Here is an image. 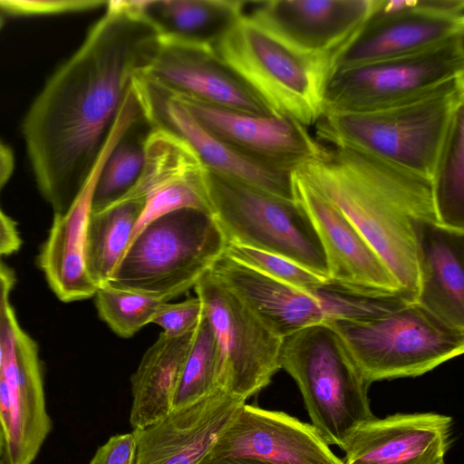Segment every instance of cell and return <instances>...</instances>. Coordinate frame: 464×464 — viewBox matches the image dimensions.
Returning a JSON list of instances; mask_svg holds the SVG:
<instances>
[{
  "mask_svg": "<svg viewBox=\"0 0 464 464\" xmlns=\"http://www.w3.org/2000/svg\"><path fill=\"white\" fill-rule=\"evenodd\" d=\"M131 86L150 128H164L186 140L207 168L275 196L295 201L293 172L263 163L219 140L191 115L173 95L139 72Z\"/></svg>",
  "mask_w": 464,
  "mask_h": 464,
  "instance_id": "cell-16",
  "label": "cell"
},
{
  "mask_svg": "<svg viewBox=\"0 0 464 464\" xmlns=\"http://www.w3.org/2000/svg\"><path fill=\"white\" fill-rule=\"evenodd\" d=\"M195 331L181 336L161 333L144 353L130 378V423L133 430L146 428L172 411Z\"/></svg>",
  "mask_w": 464,
  "mask_h": 464,
  "instance_id": "cell-25",
  "label": "cell"
},
{
  "mask_svg": "<svg viewBox=\"0 0 464 464\" xmlns=\"http://www.w3.org/2000/svg\"><path fill=\"white\" fill-rule=\"evenodd\" d=\"M160 34L138 1H108L30 105L22 134L38 188L54 215L71 207L87 181L132 77L150 61Z\"/></svg>",
  "mask_w": 464,
  "mask_h": 464,
  "instance_id": "cell-1",
  "label": "cell"
},
{
  "mask_svg": "<svg viewBox=\"0 0 464 464\" xmlns=\"http://www.w3.org/2000/svg\"><path fill=\"white\" fill-rule=\"evenodd\" d=\"M298 170L351 221L415 303L418 235L437 224L430 179L346 147H324Z\"/></svg>",
  "mask_w": 464,
  "mask_h": 464,
  "instance_id": "cell-2",
  "label": "cell"
},
{
  "mask_svg": "<svg viewBox=\"0 0 464 464\" xmlns=\"http://www.w3.org/2000/svg\"><path fill=\"white\" fill-rule=\"evenodd\" d=\"M139 73L176 96L248 114L273 115L207 42L160 34L153 56Z\"/></svg>",
  "mask_w": 464,
  "mask_h": 464,
  "instance_id": "cell-13",
  "label": "cell"
},
{
  "mask_svg": "<svg viewBox=\"0 0 464 464\" xmlns=\"http://www.w3.org/2000/svg\"><path fill=\"white\" fill-rule=\"evenodd\" d=\"M212 45L273 115L290 117L306 128L323 115L332 59L295 49L246 14Z\"/></svg>",
  "mask_w": 464,
  "mask_h": 464,
  "instance_id": "cell-6",
  "label": "cell"
},
{
  "mask_svg": "<svg viewBox=\"0 0 464 464\" xmlns=\"http://www.w3.org/2000/svg\"><path fill=\"white\" fill-rule=\"evenodd\" d=\"M227 245L211 214L193 208L172 211L132 237L105 284L168 302L195 286Z\"/></svg>",
  "mask_w": 464,
  "mask_h": 464,
  "instance_id": "cell-4",
  "label": "cell"
},
{
  "mask_svg": "<svg viewBox=\"0 0 464 464\" xmlns=\"http://www.w3.org/2000/svg\"><path fill=\"white\" fill-rule=\"evenodd\" d=\"M452 419L434 413H396L359 426L343 464H445Z\"/></svg>",
  "mask_w": 464,
  "mask_h": 464,
  "instance_id": "cell-23",
  "label": "cell"
},
{
  "mask_svg": "<svg viewBox=\"0 0 464 464\" xmlns=\"http://www.w3.org/2000/svg\"><path fill=\"white\" fill-rule=\"evenodd\" d=\"M101 0H0V11L15 15L52 14L105 8Z\"/></svg>",
  "mask_w": 464,
  "mask_h": 464,
  "instance_id": "cell-34",
  "label": "cell"
},
{
  "mask_svg": "<svg viewBox=\"0 0 464 464\" xmlns=\"http://www.w3.org/2000/svg\"><path fill=\"white\" fill-rule=\"evenodd\" d=\"M212 273L282 338L334 319H367L411 304L401 295L370 296L333 283L304 290L224 254Z\"/></svg>",
  "mask_w": 464,
  "mask_h": 464,
  "instance_id": "cell-9",
  "label": "cell"
},
{
  "mask_svg": "<svg viewBox=\"0 0 464 464\" xmlns=\"http://www.w3.org/2000/svg\"><path fill=\"white\" fill-rule=\"evenodd\" d=\"M3 24H4V19H3V16L0 14V29L3 25Z\"/></svg>",
  "mask_w": 464,
  "mask_h": 464,
  "instance_id": "cell-41",
  "label": "cell"
},
{
  "mask_svg": "<svg viewBox=\"0 0 464 464\" xmlns=\"http://www.w3.org/2000/svg\"><path fill=\"white\" fill-rule=\"evenodd\" d=\"M136 127L114 146L107 157L95 185L92 212L115 202L137 180L143 164L142 142L146 134L140 139L134 138Z\"/></svg>",
  "mask_w": 464,
  "mask_h": 464,
  "instance_id": "cell-30",
  "label": "cell"
},
{
  "mask_svg": "<svg viewBox=\"0 0 464 464\" xmlns=\"http://www.w3.org/2000/svg\"><path fill=\"white\" fill-rule=\"evenodd\" d=\"M137 440L132 432L111 436L99 447L90 464H137Z\"/></svg>",
  "mask_w": 464,
  "mask_h": 464,
  "instance_id": "cell-35",
  "label": "cell"
},
{
  "mask_svg": "<svg viewBox=\"0 0 464 464\" xmlns=\"http://www.w3.org/2000/svg\"><path fill=\"white\" fill-rule=\"evenodd\" d=\"M281 369L295 382L324 442L345 449L353 431L373 415L365 380L345 343L328 323L283 339Z\"/></svg>",
  "mask_w": 464,
  "mask_h": 464,
  "instance_id": "cell-5",
  "label": "cell"
},
{
  "mask_svg": "<svg viewBox=\"0 0 464 464\" xmlns=\"http://www.w3.org/2000/svg\"><path fill=\"white\" fill-rule=\"evenodd\" d=\"M456 0H374L367 20L332 60V71L411 55L464 34Z\"/></svg>",
  "mask_w": 464,
  "mask_h": 464,
  "instance_id": "cell-12",
  "label": "cell"
},
{
  "mask_svg": "<svg viewBox=\"0 0 464 464\" xmlns=\"http://www.w3.org/2000/svg\"><path fill=\"white\" fill-rule=\"evenodd\" d=\"M143 206V200H117L91 213L86 260L88 272L98 287L108 282L123 257Z\"/></svg>",
  "mask_w": 464,
  "mask_h": 464,
  "instance_id": "cell-27",
  "label": "cell"
},
{
  "mask_svg": "<svg viewBox=\"0 0 464 464\" xmlns=\"http://www.w3.org/2000/svg\"><path fill=\"white\" fill-rule=\"evenodd\" d=\"M14 283L13 272L0 263V320L9 304V294ZM5 451V436L0 425V456Z\"/></svg>",
  "mask_w": 464,
  "mask_h": 464,
  "instance_id": "cell-37",
  "label": "cell"
},
{
  "mask_svg": "<svg viewBox=\"0 0 464 464\" xmlns=\"http://www.w3.org/2000/svg\"><path fill=\"white\" fill-rule=\"evenodd\" d=\"M3 358H4V345H3V341H2L1 334H0V372L2 370Z\"/></svg>",
  "mask_w": 464,
  "mask_h": 464,
  "instance_id": "cell-40",
  "label": "cell"
},
{
  "mask_svg": "<svg viewBox=\"0 0 464 464\" xmlns=\"http://www.w3.org/2000/svg\"><path fill=\"white\" fill-rule=\"evenodd\" d=\"M464 75V34L418 53L332 71L323 115L362 112L421 96Z\"/></svg>",
  "mask_w": 464,
  "mask_h": 464,
  "instance_id": "cell-10",
  "label": "cell"
},
{
  "mask_svg": "<svg viewBox=\"0 0 464 464\" xmlns=\"http://www.w3.org/2000/svg\"><path fill=\"white\" fill-rule=\"evenodd\" d=\"M208 193L212 215L228 244L280 256L328 279L321 241L295 200L209 169Z\"/></svg>",
  "mask_w": 464,
  "mask_h": 464,
  "instance_id": "cell-8",
  "label": "cell"
},
{
  "mask_svg": "<svg viewBox=\"0 0 464 464\" xmlns=\"http://www.w3.org/2000/svg\"><path fill=\"white\" fill-rule=\"evenodd\" d=\"M127 125L116 121L100 157L80 193L63 214L54 215L47 240L38 258L46 280L63 302L93 296L98 286L92 279L86 260L87 233L92 197L104 162L114 146L127 133Z\"/></svg>",
  "mask_w": 464,
  "mask_h": 464,
  "instance_id": "cell-22",
  "label": "cell"
},
{
  "mask_svg": "<svg viewBox=\"0 0 464 464\" xmlns=\"http://www.w3.org/2000/svg\"><path fill=\"white\" fill-rule=\"evenodd\" d=\"M100 317L119 336L129 338L151 323L161 303L166 302L141 293L100 285L95 293Z\"/></svg>",
  "mask_w": 464,
  "mask_h": 464,
  "instance_id": "cell-31",
  "label": "cell"
},
{
  "mask_svg": "<svg viewBox=\"0 0 464 464\" xmlns=\"http://www.w3.org/2000/svg\"><path fill=\"white\" fill-rule=\"evenodd\" d=\"M238 0L150 1L147 14L161 34L213 44L245 13Z\"/></svg>",
  "mask_w": 464,
  "mask_h": 464,
  "instance_id": "cell-26",
  "label": "cell"
},
{
  "mask_svg": "<svg viewBox=\"0 0 464 464\" xmlns=\"http://www.w3.org/2000/svg\"><path fill=\"white\" fill-rule=\"evenodd\" d=\"M204 315L203 303L197 296L181 303H161L151 323L160 326L168 335L181 336L194 332Z\"/></svg>",
  "mask_w": 464,
  "mask_h": 464,
  "instance_id": "cell-33",
  "label": "cell"
},
{
  "mask_svg": "<svg viewBox=\"0 0 464 464\" xmlns=\"http://www.w3.org/2000/svg\"><path fill=\"white\" fill-rule=\"evenodd\" d=\"M14 166L11 149L0 140V190L11 177Z\"/></svg>",
  "mask_w": 464,
  "mask_h": 464,
  "instance_id": "cell-38",
  "label": "cell"
},
{
  "mask_svg": "<svg viewBox=\"0 0 464 464\" xmlns=\"http://www.w3.org/2000/svg\"><path fill=\"white\" fill-rule=\"evenodd\" d=\"M0 464H5V462L0 459Z\"/></svg>",
  "mask_w": 464,
  "mask_h": 464,
  "instance_id": "cell-42",
  "label": "cell"
},
{
  "mask_svg": "<svg viewBox=\"0 0 464 464\" xmlns=\"http://www.w3.org/2000/svg\"><path fill=\"white\" fill-rule=\"evenodd\" d=\"M462 105L464 75L391 107L322 115L314 124L316 136L430 179L451 120Z\"/></svg>",
  "mask_w": 464,
  "mask_h": 464,
  "instance_id": "cell-3",
  "label": "cell"
},
{
  "mask_svg": "<svg viewBox=\"0 0 464 464\" xmlns=\"http://www.w3.org/2000/svg\"><path fill=\"white\" fill-rule=\"evenodd\" d=\"M225 254L276 280L300 289L315 290L329 283L327 278L285 257L252 247L229 243Z\"/></svg>",
  "mask_w": 464,
  "mask_h": 464,
  "instance_id": "cell-32",
  "label": "cell"
},
{
  "mask_svg": "<svg viewBox=\"0 0 464 464\" xmlns=\"http://www.w3.org/2000/svg\"><path fill=\"white\" fill-rule=\"evenodd\" d=\"M218 349V387L246 401L281 369L283 339L210 270L194 286Z\"/></svg>",
  "mask_w": 464,
  "mask_h": 464,
  "instance_id": "cell-11",
  "label": "cell"
},
{
  "mask_svg": "<svg viewBox=\"0 0 464 464\" xmlns=\"http://www.w3.org/2000/svg\"><path fill=\"white\" fill-rule=\"evenodd\" d=\"M199 464H271L259 460L239 458H206Z\"/></svg>",
  "mask_w": 464,
  "mask_h": 464,
  "instance_id": "cell-39",
  "label": "cell"
},
{
  "mask_svg": "<svg viewBox=\"0 0 464 464\" xmlns=\"http://www.w3.org/2000/svg\"><path fill=\"white\" fill-rule=\"evenodd\" d=\"M173 96L214 136L274 168L293 172L324 150L305 126L290 117L248 114Z\"/></svg>",
  "mask_w": 464,
  "mask_h": 464,
  "instance_id": "cell-19",
  "label": "cell"
},
{
  "mask_svg": "<svg viewBox=\"0 0 464 464\" xmlns=\"http://www.w3.org/2000/svg\"><path fill=\"white\" fill-rule=\"evenodd\" d=\"M373 5L374 0H269L247 15L295 49L333 60Z\"/></svg>",
  "mask_w": 464,
  "mask_h": 464,
  "instance_id": "cell-21",
  "label": "cell"
},
{
  "mask_svg": "<svg viewBox=\"0 0 464 464\" xmlns=\"http://www.w3.org/2000/svg\"><path fill=\"white\" fill-rule=\"evenodd\" d=\"M142 148L140 173L117 199L144 202L132 237L152 220L179 209L193 208L212 215L208 169L187 140L168 130L153 129L145 136Z\"/></svg>",
  "mask_w": 464,
  "mask_h": 464,
  "instance_id": "cell-14",
  "label": "cell"
},
{
  "mask_svg": "<svg viewBox=\"0 0 464 464\" xmlns=\"http://www.w3.org/2000/svg\"><path fill=\"white\" fill-rule=\"evenodd\" d=\"M327 323L370 384L422 375L464 351V331L444 324L417 304L373 318Z\"/></svg>",
  "mask_w": 464,
  "mask_h": 464,
  "instance_id": "cell-7",
  "label": "cell"
},
{
  "mask_svg": "<svg viewBox=\"0 0 464 464\" xmlns=\"http://www.w3.org/2000/svg\"><path fill=\"white\" fill-rule=\"evenodd\" d=\"M430 181L440 226L464 232V105L451 120Z\"/></svg>",
  "mask_w": 464,
  "mask_h": 464,
  "instance_id": "cell-28",
  "label": "cell"
},
{
  "mask_svg": "<svg viewBox=\"0 0 464 464\" xmlns=\"http://www.w3.org/2000/svg\"><path fill=\"white\" fill-rule=\"evenodd\" d=\"M20 246L15 224L0 208V257L17 251Z\"/></svg>",
  "mask_w": 464,
  "mask_h": 464,
  "instance_id": "cell-36",
  "label": "cell"
},
{
  "mask_svg": "<svg viewBox=\"0 0 464 464\" xmlns=\"http://www.w3.org/2000/svg\"><path fill=\"white\" fill-rule=\"evenodd\" d=\"M0 334L4 345L0 376L6 386L11 411L4 461L31 464L51 430L37 346L20 327L10 304L0 320Z\"/></svg>",
  "mask_w": 464,
  "mask_h": 464,
  "instance_id": "cell-17",
  "label": "cell"
},
{
  "mask_svg": "<svg viewBox=\"0 0 464 464\" xmlns=\"http://www.w3.org/2000/svg\"><path fill=\"white\" fill-rule=\"evenodd\" d=\"M420 286L414 304L464 331V232L423 224L418 235Z\"/></svg>",
  "mask_w": 464,
  "mask_h": 464,
  "instance_id": "cell-24",
  "label": "cell"
},
{
  "mask_svg": "<svg viewBox=\"0 0 464 464\" xmlns=\"http://www.w3.org/2000/svg\"><path fill=\"white\" fill-rule=\"evenodd\" d=\"M217 372L216 339L204 315L185 360L172 410L190 405L218 389Z\"/></svg>",
  "mask_w": 464,
  "mask_h": 464,
  "instance_id": "cell-29",
  "label": "cell"
},
{
  "mask_svg": "<svg viewBox=\"0 0 464 464\" xmlns=\"http://www.w3.org/2000/svg\"><path fill=\"white\" fill-rule=\"evenodd\" d=\"M292 182L295 200L306 212L324 248L329 282L370 296H405L380 256L336 206L298 170Z\"/></svg>",
  "mask_w": 464,
  "mask_h": 464,
  "instance_id": "cell-15",
  "label": "cell"
},
{
  "mask_svg": "<svg viewBox=\"0 0 464 464\" xmlns=\"http://www.w3.org/2000/svg\"><path fill=\"white\" fill-rule=\"evenodd\" d=\"M207 458L271 464H343L311 423L244 403Z\"/></svg>",
  "mask_w": 464,
  "mask_h": 464,
  "instance_id": "cell-18",
  "label": "cell"
},
{
  "mask_svg": "<svg viewBox=\"0 0 464 464\" xmlns=\"http://www.w3.org/2000/svg\"><path fill=\"white\" fill-rule=\"evenodd\" d=\"M244 403L218 388L146 428L133 430L137 464H199Z\"/></svg>",
  "mask_w": 464,
  "mask_h": 464,
  "instance_id": "cell-20",
  "label": "cell"
}]
</instances>
